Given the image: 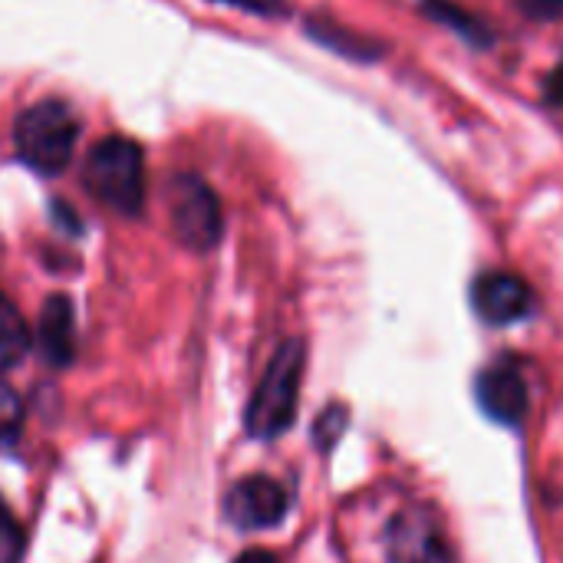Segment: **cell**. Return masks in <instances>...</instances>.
Here are the masks:
<instances>
[{"label":"cell","mask_w":563,"mask_h":563,"mask_svg":"<svg viewBox=\"0 0 563 563\" xmlns=\"http://www.w3.org/2000/svg\"><path fill=\"white\" fill-rule=\"evenodd\" d=\"M86 191L109 211L132 218L145 208V152L135 139L106 135L82 162Z\"/></svg>","instance_id":"obj_1"},{"label":"cell","mask_w":563,"mask_h":563,"mask_svg":"<svg viewBox=\"0 0 563 563\" xmlns=\"http://www.w3.org/2000/svg\"><path fill=\"white\" fill-rule=\"evenodd\" d=\"M303 369H307V343L303 340H284L277 353L271 356L251 402L244 426L251 439L274 442L280 439L294 419H297V402H300V386H303Z\"/></svg>","instance_id":"obj_2"},{"label":"cell","mask_w":563,"mask_h":563,"mask_svg":"<svg viewBox=\"0 0 563 563\" xmlns=\"http://www.w3.org/2000/svg\"><path fill=\"white\" fill-rule=\"evenodd\" d=\"M79 112L66 99H40L13 122V148L36 175H59L79 142Z\"/></svg>","instance_id":"obj_3"},{"label":"cell","mask_w":563,"mask_h":563,"mask_svg":"<svg viewBox=\"0 0 563 563\" xmlns=\"http://www.w3.org/2000/svg\"><path fill=\"white\" fill-rule=\"evenodd\" d=\"M379 551L386 563H459L442 515L416 498L399 501L379 531Z\"/></svg>","instance_id":"obj_4"},{"label":"cell","mask_w":563,"mask_h":563,"mask_svg":"<svg viewBox=\"0 0 563 563\" xmlns=\"http://www.w3.org/2000/svg\"><path fill=\"white\" fill-rule=\"evenodd\" d=\"M165 201H168V221H172L178 244L198 254L218 247L221 231H224V211H221L218 191L201 175H191V172L172 175L165 188Z\"/></svg>","instance_id":"obj_5"},{"label":"cell","mask_w":563,"mask_h":563,"mask_svg":"<svg viewBox=\"0 0 563 563\" xmlns=\"http://www.w3.org/2000/svg\"><path fill=\"white\" fill-rule=\"evenodd\" d=\"M475 399L501 426H521L531 412V369L521 356L501 353L475 379Z\"/></svg>","instance_id":"obj_6"},{"label":"cell","mask_w":563,"mask_h":563,"mask_svg":"<svg viewBox=\"0 0 563 563\" xmlns=\"http://www.w3.org/2000/svg\"><path fill=\"white\" fill-rule=\"evenodd\" d=\"M290 511V492L267 475H247L231 485L224 498V515L241 531H271Z\"/></svg>","instance_id":"obj_7"},{"label":"cell","mask_w":563,"mask_h":563,"mask_svg":"<svg viewBox=\"0 0 563 563\" xmlns=\"http://www.w3.org/2000/svg\"><path fill=\"white\" fill-rule=\"evenodd\" d=\"M472 307L488 327H515L534 313V290L511 271H485L472 284Z\"/></svg>","instance_id":"obj_8"},{"label":"cell","mask_w":563,"mask_h":563,"mask_svg":"<svg viewBox=\"0 0 563 563\" xmlns=\"http://www.w3.org/2000/svg\"><path fill=\"white\" fill-rule=\"evenodd\" d=\"M36 343L49 366L63 369L76 360V313H73L69 297L63 294L46 297L40 310V323H36Z\"/></svg>","instance_id":"obj_9"},{"label":"cell","mask_w":563,"mask_h":563,"mask_svg":"<svg viewBox=\"0 0 563 563\" xmlns=\"http://www.w3.org/2000/svg\"><path fill=\"white\" fill-rule=\"evenodd\" d=\"M303 30H307V36L317 40L323 49H330V53H336V56H346V59H353V63H376V59H383V53H386V46H383L379 40H373V36H366V33H356V30H350V26H343V23H336V20H327V16H310Z\"/></svg>","instance_id":"obj_10"},{"label":"cell","mask_w":563,"mask_h":563,"mask_svg":"<svg viewBox=\"0 0 563 563\" xmlns=\"http://www.w3.org/2000/svg\"><path fill=\"white\" fill-rule=\"evenodd\" d=\"M419 3L435 23L459 33L468 46H475V49H492L495 46V30L482 16H475L472 10H465V7H459L452 0H419Z\"/></svg>","instance_id":"obj_11"},{"label":"cell","mask_w":563,"mask_h":563,"mask_svg":"<svg viewBox=\"0 0 563 563\" xmlns=\"http://www.w3.org/2000/svg\"><path fill=\"white\" fill-rule=\"evenodd\" d=\"M30 330L20 310L0 294V376L13 369L26 353H30Z\"/></svg>","instance_id":"obj_12"},{"label":"cell","mask_w":563,"mask_h":563,"mask_svg":"<svg viewBox=\"0 0 563 563\" xmlns=\"http://www.w3.org/2000/svg\"><path fill=\"white\" fill-rule=\"evenodd\" d=\"M23 399L20 393L0 379V449H10L16 439H20V429H23Z\"/></svg>","instance_id":"obj_13"},{"label":"cell","mask_w":563,"mask_h":563,"mask_svg":"<svg viewBox=\"0 0 563 563\" xmlns=\"http://www.w3.org/2000/svg\"><path fill=\"white\" fill-rule=\"evenodd\" d=\"M23 551H26L23 528L16 525L10 508L0 501V563H20L23 561Z\"/></svg>","instance_id":"obj_14"},{"label":"cell","mask_w":563,"mask_h":563,"mask_svg":"<svg viewBox=\"0 0 563 563\" xmlns=\"http://www.w3.org/2000/svg\"><path fill=\"white\" fill-rule=\"evenodd\" d=\"M343 426H346V409L330 406V409L317 419V426H313V439H317V445H320V449H330V445L340 439Z\"/></svg>","instance_id":"obj_15"},{"label":"cell","mask_w":563,"mask_h":563,"mask_svg":"<svg viewBox=\"0 0 563 563\" xmlns=\"http://www.w3.org/2000/svg\"><path fill=\"white\" fill-rule=\"evenodd\" d=\"M521 16L534 20V23H554L563 16V0H511Z\"/></svg>","instance_id":"obj_16"},{"label":"cell","mask_w":563,"mask_h":563,"mask_svg":"<svg viewBox=\"0 0 563 563\" xmlns=\"http://www.w3.org/2000/svg\"><path fill=\"white\" fill-rule=\"evenodd\" d=\"M214 3H224V7H234V10H244L254 16H284L287 13L284 0H214Z\"/></svg>","instance_id":"obj_17"},{"label":"cell","mask_w":563,"mask_h":563,"mask_svg":"<svg viewBox=\"0 0 563 563\" xmlns=\"http://www.w3.org/2000/svg\"><path fill=\"white\" fill-rule=\"evenodd\" d=\"M544 102L551 109H563V59L548 73V79H544Z\"/></svg>","instance_id":"obj_18"},{"label":"cell","mask_w":563,"mask_h":563,"mask_svg":"<svg viewBox=\"0 0 563 563\" xmlns=\"http://www.w3.org/2000/svg\"><path fill=\"white\" fill-rule=\"evenodd\" d=\"M234 563H280V561H277V554H271V551H261V548H257V551H244V554H241Z\"/></svg>","instance_id":"obj_19"}]
</instances>
